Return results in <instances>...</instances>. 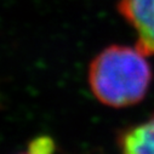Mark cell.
I'll use <instances>...</instances> for the list:
<instances>
[{
    "mask_svg": "<svg viewBox=\"0 0 154 154\" xmlns=\"http://www.w3.org/2000/svg\"><path fill=\"white\" fill-rule=\"evenodd\" d=\"M120 154H154V114L120 136Z\"/></svg>",
    "mask_w": 154,
    "mask_h": 154,
    "instance_id": "cell-3",
    "label": "cell"
},
{
    "mask_svg": "<svg viewBox=\"0 0 154 154\" xmlns=\"http://www.w3.org/2000/svg\"><path fill=\"white\" fill-rule=\"evenodd\" d=\"M118 10L136 33V46L154 56V0H120Z\"/></svg>",
    "mask_w": 154,
    "mask_h": 154,
    "instance_id": "cell-2",
    "label": "cell"
},
{
    "mask_svg": "<svg viewBox=\"0 0 154 154\" xmlns=\"http://www.w3.org/2000/svg\"><path fill=\"white\" fill-rule=\"evenodd\" d=\"M26 154H51V152L46 150L45 148H43L40 146H36V144L32 143L30 147H29L28 153H26Z\"/></svg>",
    "mask_w": 154,
    "mask_h": 154,
    "instance_id": "cell-4",
    "label": "cell"
},
{
    "mask_svg": "<svg viewBox=\"0 0 154 154\" xmlns=\"http://www.w3.org/2000/svg\"><path fill=\"white\" fill-rule=\"evenodd\" d=\"M148 56L136 45H110L102 50L89 68V85L98 102L125 108L140 103L152 83Z\"/></svg>",
    "mask_w": 154,
    "mask_h": 154,
    "instance_id": "cell-1",
    "label": "cell"
}]
</instances>
